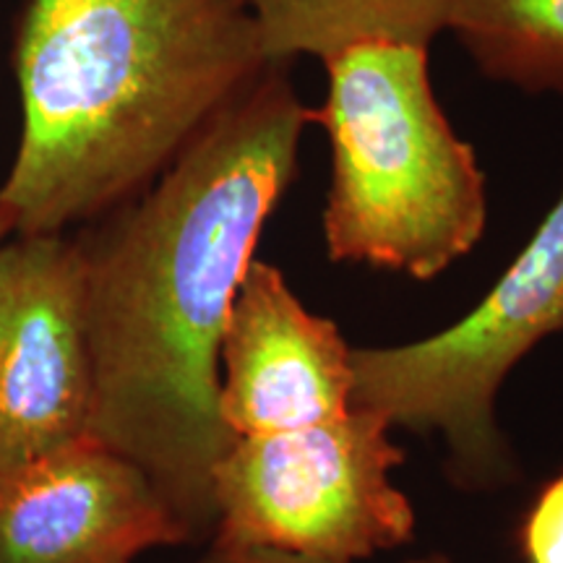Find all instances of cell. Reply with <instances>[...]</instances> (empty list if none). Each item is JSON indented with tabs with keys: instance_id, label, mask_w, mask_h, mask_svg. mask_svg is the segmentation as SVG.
Returning <instances> with one entry per match:
<instances>
[{
	"instance_id": "cell-1",
	"label": "cell",
	"mask_w": 563,
	"mask_h": 563,
	"mask_svg": "<svg viewBox=\"0 0 563 563\" xmlns=\"http://www.w3.org/2000/svg\"><path fill=\"white\" fill-rule=\"evenodd\" d=\"M311 123L290 66H266L144 191L76 238L89 435L150 475L188 545L214 534L211 475L235 441L220 415L224 327Z\"/></svg>"
},
{
	"instance_id": "cell-2",
	"label": "cell",
	"mask_w": 563,
	"mask_h": 563,
	"mask_svg": "<svg viewBox=\"0 0 563 563\" xmlns=\"http://www.w3.org/2000/svg\"><path fill=\"white\" fill-rule=\"evenodd\" d=\"M266 66L245 0H26L11 232L66 235L131 201Z\"/></svg>"
},
{
	"instance_id": "cell-3",
	"label": "cell",
	"mask_w": 563,
	"mask_h": 563,
	"mask_svg": "<svg viewBox=\"0 0 563 563\" xmlns=\"http://www.w3.org/2000/svg\"><path fill=\"white\" fill-rule=\"evenodd\" d=\"M323 68L327 97L311 121L332 150L321 217L329 258L439 277L483 238L488 186L435 100L428 47L365 42Z\"/></svg>"
},
{
	"instance_id": "cell-4",
	"label": "cell",
	"mask_w": 563,
	"mask_h": 563,
	"mask_svg": "<svg viewBox=\"0 0 563 563\" xmlns=\"http://www.w3.org/2000/svg\"><path fill=\"white\" fill-rule=\"evenodd\" d=\"M563 334V186L517 258L470 313L426 340L352 347V407L391 428L441 435L446 475L462 490H498L519 462L496 420L509 373Z\"/></svg>"
},
{
	"instance_id": "cell-5",
	"label": "cell",
	"mask_w": 563,
	"mask_h": 563,
	"mask_svg": "<svg viewBox=\"0 0 563 563\" xmlns=\"http://www.w3.org/2000/svg\"><path fill=\"white\" fill-rule=\"evenodd\" d=\"M405 464L391 426L352 407L298 431L235 439L211 475V548H269L332 563L415 538V509L389 475Z\"/></svg>"
},
{
	"instance_id": "cell-6",
	"label": "cell",
	"mask_w": 563,
	"mask_h": 563,
	"mask_svg": "<svg viewBox=\"0 0 563 563\" xmlns=\"http://www.w3.org/2000/svg\"><path fill=\"white\" fill-rule=\"evenodd\" d=\"M91 410L79 241L13 235L0 251V470L87 439Z\"/></svg>"
},
{
	"instance_id": "cell-7",
	"label": "cell",
	"mask_w": 563,
	"mask_h": 563,
	"mask_svg": "<svg viewBox=\"0 0 563 563\" xmlns=\"http://www.w3.org/2000/svg\"><path fill=\"white\" fill-rule=\"evenodd\" d=\"M188 545L136 462L91 435L0 470V563H133Z\"/></svg>"
},
{
	"instance_id": "cell-8",
	"label": "cell",
	"mask_w": 563,
	"mask_h": 563,
	"mask_svg": "<svg viewBox=\"0 0 563 563\" xmlns=\"http://www.w3.org/2000/svg\"><path fill=\"white\" fill-rule=\"evenodd\" d=\"M352 347L269 262L251 264L222 334L220 415L235 439L298 431L352 410Z\"/></svg>"
},
{
	"instance_id": "cell-9",
	"label": "cell",
	"mask_w": 563,
	"mask_h": 563,
	"mask_svg": "<svg viewBox=\"0 0 563 563\" xmlns=\"http://www.w3.org/2000/svg\"><path fill=\"white\" fill-rule=\"evenodd\" d=\"M269 66L321 63L365 42L428 47L446 30L452 0H245Z\"/></svg>"
},
{
	"instance_id": "cell-10",
	"label": "cell",
	"mask_w": 563,
	"mask_h": 563,
	"mask_svg": "<svg viewBox=\"0 0 563 563\" xmlns=\"http://www.w3.org/2000/svg\"><path fill=\"white\" fill-rule=\"evenodd\" d=\"M446 30L493 81L563 100V0H452Z\"/></svg>"
},
{
	"instance_id": "cell-11",
	"label": "cell",
	"mask_w": 563,
	"mask_h": 563,
	"mask_svg": "<svg viewBox=\"0 0 563 563\" xmlns=\"http://www.w3.org/2000/svg\"><path fill=\"white\" fill-rule=\"evenodd\" d=\"M522 563H563V467L540 485L517 527Z\"/></svg>"
},
{
	"instance_id": "cell-12",
	"label": "cell",
	"mask_w": 563,
	"mask_h": 563,
	"mask_svg": "<svg viewBox=\"0 0 563 563\" xmlns=\"http://www.w3.org/2000/svg\"><path fill=\"white\" fill-rule=\"evenodd\" d=\"M196 563H332L308 555L269 551V548H211ZM407 563H452L446 553H428Z\"/></svg>"
},
{
	"instance_id": "cell-13",
	"label": "cell",
	"mask_w": 563,
	"mask_h": 563,
	"mask_svg": "<svg viewBox=\"0 0 563 563\" xmlns=\"http://www.w3.org/2000/svg\"><path fill=\"white\" fill-rule=\"evenodd\" d=\"M11 238H13V232H11V224H9V220H5L3 209H0V251H3V245L9 243Z\"/></svg>"
}]
</instances>
